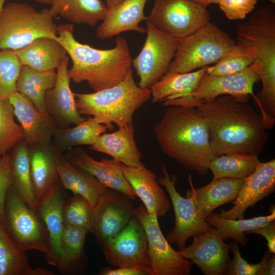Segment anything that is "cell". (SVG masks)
<instances>
[{"label":"cell","instance_id":"cell-52","mask_svg":"<svg viewBox=\"0 0 275 275\" xmlns=\"http://www.w3.org/2000/svg\"><path fill=\"white\" fill-rule=\"evenodd\" d=\"M272 3V4H275V0H266Z\"/></svg>","mask_w":275,"mask_h":275},{"label":"cell","instance_id":"cell-35","mask_svg":"<svg viewBox=\"0 0 275 275\" xmlns=\"http://www.w3.org/2000/svg\"><path fill=\"white\" fill-rule=\"evenodd\" d=\"M275 218L274 206L271 208V213L266 216H260L249 219H227L213 212L206 217L210 226L215 228L224 241L232 238L234 241L244 246L248 244L246 232L265 226Z\"/></svg>","mask_w":275,"mask_h":275},{"label":"cell","instance_id":"cell-7","mask_svg":"<svg viewBox=\"0 0 275 275\" xmlns=\"http://www.w3.org/2000/svg\"><path fill=\"white\" fill-rule=\"evenodd\" d=\"M236 41L211 22L180 41L167 73H185L216 63Z\"/></svg>","mask_w":275,"mask_h":275},{"label":"cell","instance_id":"cell-9","mask_svg":"<svg viewBox=\"0 0 275 275\" xmlns=\"http://www.w3.org/2000/svg\"><path fill=\"white\" fill-rule=\"evenodd\" d=\"M206 8L190 0H155L147 21L181 40L210 22Z\"/></svg>","mask_w":275,"mask_h":275},{"label":"cell","instance_id":"cell-29","mask_svg":"<svg viewBox=\"0 0 275 275\" xmlns=\"http://www.w3.org/2000/svg\"><path fill=\"white\" fill-rule=\"evenodd\" d=\"M50 5L53 17L60 16L71 23L92 27L102 21L108 11L101 0H52Z\"/></svg>","mask_w":275,"mask_h":275},{"label":"cell","instance_id":"cell-43","mask_svg":"<svg viewBox=\"0 0 275 275\" xmlns=\"http://www.w3.org/2000/svg\"><path fill=\"white\" fill-rule=\"evenodd\" d=\"M257 0H221L219 8L230 20L243 19L252 12Z\"/></svg>","mask_w":275,"mask_h":275},{"label":"cell","instance_id":"cell-34","mask_svg":"<svg viewBox=\"0 0 275 275\" xmlns=\"http://www.w3.org/2000/svg\"><path fill=\"white\" fill-rule=\"evenodd\" d=\"M107 127L89 116L84 122L70 128H58L52 140L53 145L62 152L75 147L92 146L99 136L106 131Z\"/></svg>","mask_w":275,"mask_h":275},{"label":"cell","instance_id":"cell-19","mask_svg":"<svg viewBox=\"0 0 275 275\" xmlns=\"http://www.w3.org/2000/svg\"><path fill=\"white\" fill-rule=\"evenodd\" d=\"M8 99L22 128L24 141L28 145L52 142L59 127L51 116L39 111L28 98L17 91L13 93Z\"/></svg>","mask_w":275,"mask_h":275},{"label":"cell","instance_id":"cell-21","mask_svg":"<svg viewBox=\"0 0 275 275\" xmlns=\"http://www.w3.org/2000/svg\"><path fill=\"white\" fill-rule=\"evenodd\" d=\"M74 166L83 169L94 176L103 186L119 191L135 200L136 194L125 178L121 162L115 159L102 158L97 161L82 148H74L65 157Z\"/></svg>","mask_w":275,"mask_h":275},{"label":"cell","instance_id":"cell-4","mask_svg":"<svg viewBox=\"0 0 275 275\" xmlns=\"http://www.w3.org/2000/svg\"><path fill=\"white\" fill-rule=\"evenodd\" d=\"M236 42L255 56V68L262 87L256 103L267 128L275 122V8L265 5L237 25Z\"/></svg>","mask_w":275,"mask_h":275},{"label":"cell","instance_id":"cell-12","mask_svg":"<svg viewBox=\"0 0 275 275\" xmlns=\"http://www.w3.org/2000/svg\"><path fill=\"white\" fill-rule=\"evenodd\" d=\"M259 80L254 63L243 70L232 74L214 76L206 72L191 93L184 97L166 100L164 101V104L193 107L196 103L210 100L224 95H251L256 101L253 87Z\"/></svg>","mask_w":275,"mask_h":275},{"label":"cell","instance_id":"cell-44","mask_svg":"<svg viewBox=\"0 0 275 275\" xmlns=\"http://www.w3.org/2000/svg\"><path fill=\"white\" fill-rule=\"evenodd\" d=\"M12 183L10 155H0V222L3 223L4 221L6 198Z\"/></svg>","mask_w":275,"mask_h":275},{"label":"cell","instance_id":"cell-5","mask_svg":"<svg viewBox=\"0 0 275 275\" xmlns=\"http://www.w3.org/2000/svg\"><path fill=\"white\" fill-rule=\"evenodd\" d=\"M80 115L92 116L107 129L132 123L135 111L150 98L151 91L138 86L130 69L125 79L119 84L92 93H74Z\"/></svg>","mask_w":275,"mask_h":275},{"label":"cell","instance_id":"cell-10","mask_svg":"<svg viewBox=\"0 0 275 275\" xmlns=\"http://www.w3.org/2000/svg\"><path fill=\"white\" fill-rule=\"evenodd\" d=\"M162 175L157 178L160 185L164 186L169 194L175 214V226L165 237L170 244H176L179 250L185 248L187 240L191 237L209 230L211 226L199 209L191 187L185 198L176 190L177 177H171L165 164L161 166Z\"/></svg>","mask_w":275,"mask_h":275},{"label":"cell","instance_id":"cell-27","mask_svg":"<svg viewBox=\"0 0 275 275\" xmlns=\"http://www.w3.org/2000/svg\"><path fill=\"white\" fill-rule=\"evenodd\" d=\"M22 65L44 71L57 69L67 52L56 39L40 37L13 51Z\"/></svg>","mask_w":275,"mask_h":275},{"label":"cell","instance_id":"cell-36","mask_svg":"<svg viewBox=\"0 0 275 275\" xmlns=\"http://www.w3.org/2000/svg\"><path fill=\"white\" fill-rule=\"evenodd\" d=\"M261 161L257 155L227 154L214 158L209 164L213 179H244L252 174Z\"/></svg>","mask_w":275,"mask_h":275},{"label":"cell","instance_id":"cell-6","mask_svg":"<svg viewBox=\"0 0 275 275\" xmlns=\"http://www.w3.org/2000/svg\"><path fill=\"white\" fill-rule=\"evenodd\" d=\"M40 37H57V25L49 9L37 11L16 2L4 5L0 11V50H16Z\"/></svg>","mask_w":275,"mask_h":275},{"label":"cell","instance_id":"cell-40","mask_svg":"<svg viewBox=\"0 0 275 275\" xmlns=\"http://www.w3.org/2000/svg\"><path fill=\"white\" fill-rule=\"evenodd\" d=\"M63 221L65 225L84 228L92 233L93 209L85 198L79 195H74L65 202Z\"/></svg>","mask_w":275,"mask_h":275},{"label":"cell","instance_id":"cell-48","mask_svg":"<svg viewBox=\"0 0 275 275\" xmlns=\"http://www.w3.org/2000/svg\"><path fill=\"white\" fill-rule=\"evenodd\" d=\"M202 7L207 8L212 4H218L221 0H190Z\"/></svg>","mask_w":275,"mask_h":275},{"label":"cell","instance_id":"cell-31","mask_svg":"<svg viewBox=\"0 0 275 275\" xmlns=\"http://www.w3.org/2000/svg\"><path fill=\"white\" fill-rule=\"evenodd\" d=\"M207 66L196 71L167 73L150 89L152 102H158L186 96L197 87L206 73Z\"/></svg>","mask_w":275,"mask_h":275},{"label":"cell","instance_id":"cell-13","mask_svg":"<svg viewBox=\"0 0 275 275\" xmlns=\"http://www.w3.org/2000/svg\"><path fill=\"white\" fill-rule=\"evenodd\" d=\"M135 217L146 232L151 275H189L193 262L175 250L163 235L156 214L147 213L140 205L135 210Z\"/></svg>","mask_w":275,"mask_h":275},{"label":"cell","instance_id":"cell-51","mask_svg":"<svg viewBox=\"0 0 275 275\" xmlns=\"http://www.w3.org/2000/svg\"><path fill=\"white\" fill-rule=\"evenodd\" d=\"M6 0H0V11L4 5Z\"/></svg>","mask_w":275,"mask_h":275},{"label":"cell","instance_id":"cell-42","mask_svg":"<svg viewBox=\"0 0 275 275\" xmlns=\"http://www.w3.org/2000/svg\"><path fill=\"white\" fill-rule=\"evenodd\" d=\"M230 249L233 253V258L229 260L226 274L228 275H264L266 263L270 256L269 251L265 253L261 261L257 264H250L243 259L240 253L238 243H232Z\"/></svg>","mask_w":275,"mask_h":275},{"label":"cell","instance_id":"cell-32","mask_svg":"<svg viewBox=\"0 0 275 275\" xmlns=\"http://www.w3.org/2000/svg\"><path fill=\"white\" fill-rule=\"evenodd\" d=\"M56 80L55 70L41 71L22 65L16 82V90L28 98L37 109L46 113L45 96L54 87Z\"/></svg>","mask_w":275,"mask_h":275},{"label":"cell","instance_id":"cell-16","mask_svg":"<svg viewBox=\"0 0 275 275\" xmlns=\"http://www.w3.org/2000/svg\"><path fill=\"white\" fill-rule=\"evenodd\" d=\"M193 237L190 245L178 250L181 255L195 263L205 275L226 274L232 243H225L213 227Z\"/></svg>","mask_w":275,"mask_h":275},{"label":"cell","instance_id":"cell-46","mask_svg":"<svg viewBox=\"0 0 275 275\" xmlns=\"http://www.w3.org/2000/svg\"><path fill=\"white\" fill-rule=\"evenodd\" d=\"M255 233L264 237L267 240L268 251L270 253H275V221L271 220L265 226L259 227L254 229L250 230L246 234Z\"/></svg>","mask_w":275,"mask_h":275},{"label":"cell","instance_id":"cell-3","mask_svg":"<svg viewBox=\"0 0 275 275\" xmlns=\"http://www.w3.org/2000/svg\"><path fill=\"white\" fill-rule=\"evenodd\" d=\"M73 33L72 23L57 26L56 39L72 62L68 69L71 80L76 84L86 81L96 92L113 87L125 79L132 68V59L124 38L118 36L114 48L99 49L78 42Z\"/></svg>","mask_w":275,"mask_h":275},{"label":"cell","instance_id":"cell-50","mask_svg":"<svg viewBox=\"0 0 275 275\" xmlns=\"http://www.w3.org/2000/svg\"><path fill=\"white\" fill-rule=\"evenodd\" d=\"M38 3L50 5L52 0H33Z\"/></svg>","mask_w":275,"mask_h":275},{"label":"cell","instance_id":"cell-25","mask_svg":"<svg viewBox=\"0 0 275 275\" xmlns=\"http://www.w3.org/2000/svg\"><path fill=\"white\" fill-rule=\"evenodd\" d=\"M134 131L132 123L112 133H103L90 149L109 155L127 167H135L143 154L136 146Z\"/></svg>","mask_w":275,"mask_h":275},{"label":"cell","instance_id":"cell-33","mask_svg":"<svg viewBox=\"0 0 275 275\" xmlns=\"http://www.w3.org/2000/svg\"><path fill=\"white\" fill-rule=\"evenodd\" d=\"M12 150L10 159L12 186L21 199L36 211L37 202L31 180L29 145L23 141Z\"/></svg>","mask_w":275,"mask_h":275},{"label":"cell","instance_id":"cell-41","mask_svg":"<svg viewBox=\"0 0 275 275\" xmlns=\"http://www.w3.org/2000/svg\"><path fill=\"white\" fill-rule=\"evenodd\" d=\"M22 65L13 51L0 50V100L8 99L17 91Z\"/></svg>","mask_w":275,"mask_h":275},{"label":"cell","instance_id":"cell-22","mask_svg":"<svg viewBox=\"0 0 275 275\" xmlns=\"http://www.w3.org/2000/svg\"><path fill=\"white\" fill-rule=\"evenodd\" d=\"M147 0H124L108 9L102 23L96 29V35L101 40L110 39L126 31L145 33L146 29L139 25L146 21L144 8Z\"/></svg>","mask_w":275,"mask_h":275},{"label":"cell","instance_id":"cell-37","mask_svg":"<svg viewBox=\"0 0 275 275\" xmlns=\"http://www.w3.org/2000/svg\"><path fill=\"white\" fill-rule=\"evenodd\" d=\"M88 232L84 228L64 225L61 254L56 266L61 273L71 272L74 265L84 258L85 240Z\"/></svg>","mask_w":275,"mask_h":275},{"label":"cell","instance_id":"cell-49","mask_svg":"<svg viewBox=\"0 0 275 275\" xmlns=\"http://www.w3.org/2000/svg\"><path fill=\"white\" fill-rule=\"evenodd\" d=\"M106 3V6L108 9L118 5L124 0H104Z\"/></svg>","mask_w":275,"mask_h":275},{"label":"cell","instance_id":"cell-23","mask_svg":"<svg viewBox=\"0 0 275 275\" xmlns=\"http://www.w3.org/2000/svg\"><path fill=\"white\" fill-rule=\"evenodd\" d=\"M62 187L58 179L39 200L36 208L47 231L56 266L61 254V239L64 229L63 209L66 201Z\"/></svg>","mask_w":275,"mask_h":275},{"label":"cell","instance_id":"cell-2","mask_svg":"<svg viewBox=\"0 0 275 275\" xmlns=\"http://www.w3.org/2000/svg\"><path fill=\"white\" fill-rule=\"evenodd\" d=\"M162 153L186 169L204 176L216 156L207 124L196 107L172 106L154 127Z\"/></svg>","mask_w":275,"mask_h":275},{"label":"cell","instance_id":"cell-1","mask_svg":"<svg viewBox=\"0 0 275 275\" xmlns=\"http://www.w3.org/2000/svg\"><path fill=\"white\" fill-rule=\"evenodd\" d=\"M249 96L224 95L194 104L205 120L216 156L257 155L269 138L262 116L248 102Z\"/></svg>","mask_w":275,"mask_h":275},{"label":"cell","instance_id":"cell-30","mask_svg":"<svg viewBox=\"0 0 275 275\" xmlns=\"http://www.w3.org/2000/svg\"><path fill=\"white\" fill-rule=\"evenodd\" d=\"M25 251L11 239L0 222V275H54L43 268H32Z\"/></svg>","mask_w":275,"mask_h":275},{"label":"cell","instance_id":"cell-26","mask_svg":"<svg viewBox=\"0 0 275 275\" xmlns=\"http://www.w3.org/2000/svg\"><path fill=\"white\" fill-rule=\"evenodd\" d=\"M57 171L63 187L85 198L93 210L108 189L90 173L70 163L63 154L58 159Z\"/></svg>","mask_w":275,"mask_h":275},{"label":"cell","instance_id":"cell-8","mask_svg":"<svg viewBox=\"0 0 275 275\" xmlns=\"http://www.w3.org/2000/svg\"><path fill=\"white\" fill-rule=\"evenodd\" d=\"M4 228L11 239L26 251L44 254L47 262L56 266L46 228L37 213L19 196L13 187L9 189L5 203Z\"/></svg>","mask_w":275,"mask_h":275},{"label":"cell","instance_id":"cell-28","mask_svg":"<svg viewBox=\"0 0 275 275\" xmlns=\"http://www.w3.org/2000/svg\"><path fill=\"white\" fill-rule=\"evenodd\" d=\"M188 181L197 205L206 217L218 206L232 202L236 198L244 179H213L209 184L200 188L194 187L190 175Z\"/></svg>","mask_w":275,"mask_h":275},{"label":"cell","instance_id":"cell-47","mask_svg":"<svg viewBox=\"0 0 275 275\" xmlns=\"http://www.w3.org/2000/svg\"><path fill=\"white\" fill-rule=\"evenodd\" d=\"M267 260L264 268V275L275 274V255L274 253L270 256Z\"/></svg>","mask_w":275,"mask_h":275},{"label":"cell","instance_id":"cell-18","mask_svg":"<svg viewBox=\"0 0 275 275\" xmlns=\"http://www.w3.org/2000/svg\"><path fill=\"white\" fill-rule=\"evenodd\" d=\"M275 159L260 162L255 171L244 179L242 187L228 210H222L217 215L227 219H242L246 210L274 193Z\"/></svg>","mask_w":275,"mask_h":275},{"label":"cell","instance_id":"cell-20","mask_svg":"<svg viewBox=\"0 0 275 275\" xmlns=\"http://www.w3.org/2000/svg\"><path fill=\"white\" fill-rule=\"evenodd\" d=\"M120 168L148 213L158 218L165 215L171 204L157 181L156 175L141 161L135 167L120 163Z\"/></svg>","mask_w":275,"mask_h":275},{"label":"cell","instance_id":"cell-38","mask_svg":"<svg viewBox=\"0 0 275 275\" xmlns=\"http://www.w3.org/2000/svg\"><path fill=\"white\" fill-rule=\"evenodd\" d=\"M14 117L9 99L0 100V155L7 154L24 140L22 128L15 122Z\"/></svg>","mask_w":275,"mask_h":275},{"label":"cell","instance_id":"cell-14","mask_svg":"<svg viewBox=\"0 0 275 275\" xmlns=\"http://www.w3.org/2000/svg\"><path fill=\"white\" fill-rule=\"evenodd\" d=\"M101 246L107 262L113 266L135 265L150 267L146 234L135 216Z\"/></svg>","mask_w":275,"mask_h":275},{"label":"cell","instance_id":"cell-39","mask_svg":"<svg viewBox=\"0 0 275 275\" xmlns=\"http://www.w3.org/2000/svg\"><path fill=\"white\" fill-rule=\"evenodd\" d=\"M255 56L248 48L236 42L232 49L211 67H207L206 73L219 76L237 73L255 62Z\"/></svg>","mask_w":275,"mask_h":275},{"label":"cell","instance_id":"cell-45","mask_svg":"<svg viewBox=\"0 0 275 275\" xmlns=\"http://www.w3.org/2000/svg\"><path fill=\"white\" fill-rule=\"evenodd\" d=\"M116 269L105 267L101 269L100 275H151V267L135 265H125Z\"/></svg>","mask_w":275,"mask_h":275},{"label":"cell","instance_id":"cell-11","mask_svg":"<svg viewBox=\"0 0 275 275\" xmlns=\"http://www.w3.org/2000/svg\"><path fill=\"white\" fill-rule=\"evenodd\" d=\"M147 36L132 65L140 77L139 86L149 89L167 72L180 41L163 33L146 20Z\"/></svg>","mask_w":275,"mask_h":275},{"label":"cell","instance_id":"cell-24","mask_svg":"<svg viewBox=\"0 0 275 275\" xmlns=\"http://www.w3.org/2000/svg\"><path fill=\"white\" fill-rule=\"evenodd\" d=\"M63 153L52 142L29 145L31 180L37 203L59 179L57 161Z\"/></svg>","mask_w":275,"mask_h":275},{"label":"cell","instance_id":"cell-17","mask_svg":"<svg viewBox=\"0 0 275 275\" xmlns=\"http://www.w3.org/2000/svg\"><path fill=\"white\" fill-rule=\"evenodd\" d=\"M69 57L66 55L57 69V80L54 87L45 96L46 113L54 119L59 128H68L86 120L78 111L70 86L68 75Z\"/></svg>","mask_w":275,"mask_h":275},{"label":"cell","instance_id":"cell-15","mask_svg":"<svg viewBox=\"0 0 275 275\" xmlns=\"http://www.w3.org/2000/svg\"><path fill=\"white\" fill-rule=\"evenodd\" d=\"M134 204L126 195L108 188L93 210L92 233L102 244L122 230L135 216Z\"/></svg>","mask_w":275,"mask_h":275}]
</instances>
